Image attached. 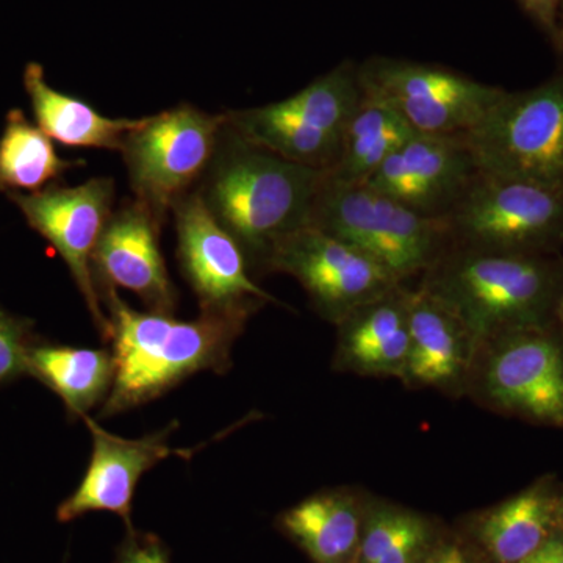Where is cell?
Returning <instances> with one entry per match:
<instances>
[{
	"mask_svg": "<svg viewBox=\"0 0 563 563\" xmlns=\"http://www.w3.org/2000/svg\"><path fill=\"white\" fill-rule=\"evenodd\" d=\"M561 498L537 484L490 510L479 528L481 542L496 563H520L559 528Z\"/></svg>",
	"mask_w": 563,
	"mask_h": 563,
	"instance_id": "44dd1931",
	"label": "cell"
},
{
	"mask_svg": "<svg viewBox=\"0 0 563 563\" xmlns=\"http://www.w3.org/2000/svg\"><path fill=\"white\" fill-rule=\"evenodd\" d=\"M428 542V528L417 517L410 528L391 544L377 563H420Z\"/></svg>",
	"mask_w": 563,
	"mask_h": 563,
	"instance_id": "83f0119b",
	"label": "cell"
},
{
	"mask_svg": "<svg viewBox=\"0 0 563 563\" xmlns=\"http://www.w3.org/2000/svg\"><path fill=\"white\" fill-rule=\"evenodd\" d=\"M554 43L555 46L559 47V49L563 51V24L561 25V27H558V32H555Z\"/></svg>",
	"mask_w": 563,
	"mask_h": 563,
	"instance_id": "1f68e13d",
	"label": "cell"
},
{
	"mask_svg": "<svg viewBox=\"0 0 563 563\" xmlns=\"http://www.w3.org/2000/svg\"><path fill=\"white\" fill-rule=\"evenodd\" d=\"M76 163L63 161L51 136L20 109L7 114L0 136V191L36 192L55 185Z\"/></svg>",
	"mask_w": 563,
	"mask_h": 563,
	"instance_id": "cb8c5ba5",
	"label": "cell"
},
{
	"mask_svg": "<svg viewBox=\"0 0 563 563\" xmlns=\"http://www.w3.org/2000/svg\"><path fill=\"white\" fill-rule=\"evenodd\" d=\"M526 13L551 36L558 32V13L561 0H518Z\"/></svg>",
	"mask_w": 563,
	"mask_h": 563,
	"instance_id": "f1b7e54d",
	"label": "cell"
},
{
	"mask_svg": "<svg viewBox=\"0 0 563 563\" xmlns=\"http://www.w3.org/2000/svg\"><path fill=\"white\" fill-rule=\"evenodd\" d=\"M410 347L404 379L426 387L457 383L477 343L462 318L443 299L421 287L407 291Z\"/></svg>",
	"mask_w": 563,
	"mask_h": 563,
	"instance_id": "e0dca14e",
	"label": "cell"
},
{
	"mask_svg": "<svg viewBox=\"0 0 563 563\" xmlns=\"http://www.w3.org/2000/svg\"><path fill=\"white\" fill-rule=\"evenodd\" d=\"M476 174L463 136L415 133L362 184L426 217L443 218Z\"/></svg>",
	"mask_w": 563,
	"mask_h": 563,
	"instance_id": "2e32d148",
	"label": "cell"
},
{
	"mask_svg": "<svg viewBox=\"0 0 563 563\" xmlns=\"http://www.w3.org/2000/svg\"><path fill=\"white\" fill-rule=\"evenodd\" d=\"M555 318H558V320L561 321L562 329H563V296H562L561 303H559L558 314H555Z\"/></svg>",
	"mask_w": 563,
	"mask_h": 563,
	"instance_id": "d6a6232c",
	"label": "cell"
},
{
	"mask_svg": "<svg viewBox=\"0 0 563 563\" xmlns=\"http://www.w3.org/2000/svg\"><path fill=\"white\" fill-rule=\"evenodd\" d=\"M224 121V113L211 114L191 103H180L140 118L125 136L120 152L135 199L162 224L174 203L202 180Z\"/></svg>",
	"mask_w": 563,
	"mask_h": 563,
	"instance_id": "ba28073f",
	"label": "cell"
},
{
	"mask_svg": "<svg viewBox=\"0 0 563 563\" xmlns=\"http://www.w3.org/2000/svg\"><path fill=\"white\" fill-rule=\"evenodd\" d=\"M415 132L391 109L362 95L344 131L339 161L328 176L346 184H361Z\"/></svg>",
	"mask_w": 563,
	"mask_h": 563,
	"instance_id": "603a6c76",
	"label": "cell"
},
{
	"mask_svg": "<svg viewBox=\"0 0 563 563\" xmlns=\"http://www.w3.org/2000/svg\"><path fill=\"white\" fill-rule=\"evenodd\" d=\"M113 352L36 342L27 355V376L46 385L65 404L70 418H84L106 402L113 387Z\"/></svg>",
	"mask_w": 563,
	"mask_h": 563,
	"instance_id": "ffe728a7",
	"label": "cell"
},
{
	"mask_svg": "<svg viewBox=\"0 0 563 563\" xmlns=\"http://www.w3.org/2000/svg\"><path fill=\"white\" fill-rule=\"evenodd\" d=\"M420 563H468L465 554L457 544H444L439 550L433 551L428 558L422 559Z\"/></svg>",
	"mask_w": 563,
	"mask_h": 563,
	"instance_id": "4dcf8cb0",
	"label": "cell"
},
{
	"mask_svg": "<svg viewBox=\"0 0 563 563\" xmlns=\"http://www.w3.org/2000/svg\"><path fill=\"white\" fill-rule=\"evenodd\" d=\"M24 88L41 131L65 146L121 151L125 136L140 121L103 117L76 96L54 90L36 62L25 66Z\"/></svg>",
	"mask_w": 563,
	"mask_h": 563,
	"instance_id": "d6986e66",
	"label": "cell"
},
{
	"mask_svg": "<svg viewBox=\"0 0 563 563\" xmlns=\"http://www.w3.org/2000/svg\"><path fill=\"white\" fill-rule=\"evenodd\" d=\"M113 563H172L165 542L155 533L128 529Z\"/></svg>",
	"mask_w": 563,
	"mask_h": 563,
	"instance_id": "4316f807",
	"label": "cell"
},
{
	"mask_svg": "<svg viewBox=\"0 0 563 563\" xmlns=\"http://www.w3.org/2000/svg\"><path fill=\"white\" fill-rule=\"evenodd\" d=\"M424 287L454 310L477 344L510 329L547 325L563 296V262L554 254L463 251L440 258Z\"/></svg>",
	"mask_w": 563,
	"mask_h": 563,
	"instance_id": "3957f363",
	"label": "cell"
},
{
	"mask_svg": "<svg viewBox=\"0 0 563 563\" xmlns=\"http://www.w3.org/2000/svg\"><path fill=\"white\" fill-rule=\"evenodd\" d=\"M520 563H563V536L554 533L539 550L533 551Z\"/></svg>",
	"mask_w": 563,
	"mask_h": 563,
	"instance_id": "f546056e",
	"label": "cell"
},
{
	"mask_svg": "<svg viewBox=\"0 0 563 563\" xmlns=\"http://www.w3.org/2000/svg\"><path fill=\"white\" fill-rule=\"evenodd\" d=\"M324 176L322 169L287 161L252 143L224 121L217 151L196 191L211 217L239 243L247 266L268 272L276 247L309 225Z\"/></svg>",
	"mask_w": 563,
	"mask_h": 563,
	"instance_id": "6da1fadb",
	"label": "cell"
},
{
	"mask_svg": "<svg viewBox=\"0 0 563 563\" xmlns=\"http://www.w3.org/2000/svg\"><path fill=\"white\" fill-rule=\"evenodd\" d=\"M81 421L91 433V459L79 487L58 506L60 523L91 512H111L117 514L128 529H133L132 503L141 477L165 459L173 455L188 459L199 450V446L192 450L169 446V437L179 428L177 421L141 439L114 435L90 415H85Z\"/></svg>",
	"mask_w": 563,
	"mask_h": 563,
	"instance_id": "5bb4252c",
	"label": "cell"
},
{
	"mask_svg": "<svg viewBox=\"0 0 563 563\" xmlns=\"http://www.w3.org/2000/svg\"><path fill=\"white\" fill-rule=\"evenodd\" d=\"M361 99L357 66L343 63L284 101L225 111L224 117L252 143L329 172L339 161L344 131Z\"/></svg>",
	"mask_w": 563,
	"mask_h": 563,
	"instance_id": "8992f818",
	"label": "cell"
},
{
	"mask_svg": "<svg viewBox=\"0 0 563 563\" xmlns=\"http://www.w3.org/2000/svg\"><path fill=\"white\" fill-rule=\"evenodd\" d=\"M339 324L340 363L362 374L404 377L410 336L407 291L401 285L354 310Z\"/></svg>",
	"mask_w": 563,
	"mask_h": 563,
	"instance_id": "ac0fdd59",
	"label": "cell"
},
{
	"mask_svg": "<svg viewBox=\"0 0 563 563\" xmlns=\"http://www.w3.org/2000/svg\"><path fill=\"white\" fill-rule=\"evenodd\" d=\"M114 180L92 177L77 187L51 185L36 192H10L29 228L58 252L84 296L102 340L110 324L92 277L91 261L103 229L113 213Z\"/></svg>",
	"mask_w": 563,
	"mask_h": 563,
	"instance_id": "30bf717a",
	"label": "cell"
},
{
	"mask_svg": "<svg viewBox=\"0 0 563 563\" xmlns=\"http://www.w3.org/2000/svg\"><path fill=\"white\" fill-rule=\"evenodd\" d=\"M309 225L368 254L399 282L429 272L450 240L443 218L426 217L365 184L325 172Z\"/></svg>",
	"mask_w": 563,
	"mask_h": 563,
	"instance_id": "277c9868",
	"label": "cell"
},
{
	"mask_svg": "<svg viewBox=\"0 0 563 563\" xmlns=\"http://www.w3.org/2000/svg\"><path fill=\"white\" fill-rule=\"evenodd\" d=\"M462 136L477 173L563 190V69L528 90H504Z\"/></svg>",
	"mask_w": 563,
	"mask_h": 563,
	"instance_id": "5b68a950",
	"label": "cell"
},
{
	"mask_svg": "<svg viewBox=\"0 0 563 563\" xmlns=\"http://www.w3.org/2000/svg\"><path fill=\"white\" fill-rule=\"evenodd\" d=\"M162 225L135 198L113 210L92 254L96 288L131 291L147 312L176 313L179 295L161 251Z\"/></svg>",
	"mask_w": 563,
	"mask_h": 563,
	"instance_id": "9a60e30c",
	"label": "cell"
},
{
	"mask_svg": "<svg viewBox=\"0 0 563 563\" xmlns=\"http://www.w3.org/2000/svg\"><path fill=\"white\" fill-rule=\"evenodd\" d=\"M443 220L466 251L554 254L563 244V190L477 173Z\"/></svg>",
	"mask_w": 563,
	"mask_h": 563,
	"instance_id": "52a82bcc",
	"label": "cell"
},
{
	"mask_svg": "<svg viewBox=\"0 0 563 563\" xmlns=\"http://www.w3.org/2000/svg\"><path fill=\"white\" fill-rule=\"evenodd\" d=\"M280 528L314 563H350L357 554L358 510L342 493L303 499L282 515Z\"/></svg>",
	"mask_w": 563,
	"mask_h": 563,
	"instance_id": "7402d4cb",
	"label": "cell"
},
{
	"mask_svg": "<svg viewBox=\"0 0 563 563\" xmlns=\"http://www.w3.org/2000/svg\"><path fill=\"white\" fill-rule=\"evenodd\" d=\"M559 526L563 529V498H561V507H559Z\"/></svg>",
	"mask_w": 563,
	"mask_h": 563,
	"instance_id": "836d02e7",
	"label": "cell"
},
{
	"mask_svg": "<svg viewBox=\"0 0 563 563\" xmlns=\"http://www.w3.org/2000/svg\"><path fill=\"white\" fill-rule=\"evenodd\" d=\"M484 390L499 409L528 420L563 426V346L547 325L493 336Z\"/></svg>",
	"mask_w": 563,
	"mask_h": 563,
	"instance_id": "4fadbf2b",
	"label": "cell"
},
{
	"mask_svg": "<svg viewBox=\"0 0 563 563\" xmlns=\"http://www.w3.org/2000/svg\"><path fill=\"white\" fill-rule=\"evenodd\" d=\"M109 318L117 374L101 418L131 412L155 401L201 372L222 374L232 365V347L250 318L201 312L196 320L140 312L117 288H99Z\"/></svg>",
	"mask_w": 563,
	"mask_h": 563,
	"instance_id": "7a4b0ae2",
	"label": "cell"
},
{
	"mask_svg": "<svg viewBox=\"0 0 563 563\" xmlns=\"http://www.w3.org/2000/svg\"><path fill=\"white\" fill-rule=\"evenodd\" d=\"M36 342L32 321L0 307V384L27 376L29 351Z\"/></svg>",
	"mask_w": 563,
	"mask_h": 563,
	"instance_id": "d4e9b609",
	"label": "cell"
},
{
	"mask_svg": "<svg viewBox=\"0 0 563 563\" xmlns=\"http://www.w3.org/2000/svg\"><path fill=\"white\" fill-rule=\"evenodd\" d=\"M357 76L363 96L387 106L421 135H465L504 92L443 66L396 58H372Z\"/></svg>",
	"mask_w": 563,
	"mask_h": 563,
	"instance_id": "9c48e42d",
	"label": "cell"
},
{
	"mask_svg": "<svg viewBox=\"0 0 563 563\" xmlns=\"http://www.w3.org/2000/svg\"><path fill=\"white\" fill-rule=\"evenodd\" d=\"M417 520L415 515L384 510L374 515L358 543L355 563H377L393 543Z\"/></svg>",
	"mask_w": 563,
	"mask_h": 563,
	"instance_id": "484cf974",
	"label": "cell"
},
{
	"mask_svg": "<svg viewBox=\"0 0 563 563\" xmlns=\"http://www.w3.org/2000/svg\"><path fill=\"white\" fill-rule=\"evenodd\" d=\"M177 257L201 312L250 318L277 299L252 280L239 243L229 235L192 190L174 203Z\"/></svg>",
	"mask_w": 563,
	"mask_h": 563,
	"instance_id": "7c38bea8",
	"label": "cell"
},
{
	"mask_svg": "<svg viewBox=\"0 0 563 563\" xmlns=\"http://www.w3.org/2000/svg\"><path fill=\"white\" fill-rule=\"evenodd\" d=\"M268 272L295 277L314 309L336 324L401 285L368 254L312 225L291 233L276 247Z\"/></svg>",
	"mask_w": 563,
	"mask_h": 563,
	"instance_id": "8fae6325",
	"label": "cell"
}]
</instances>
